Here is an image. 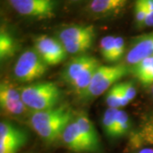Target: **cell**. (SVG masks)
I'll use <instances>...</instances> for the list:
<instances>
[{
    "label": "cell",
    "instance_id": "f1b7e54d",
    "mask_svg": "<svg viewBox=\"0 0 153 153\" xmlns=\"http://www.w3.org/2000/svg\"><path fill=\"white\" fill-rule=\"evenodd\" d=\"M152 94H153V85H152Z\"/></svg>",
    "mask_w": 153,
    "mask_h": 153
},
{
    "label": "cell",
    "instance_id": "d4e9b609",
    "mask_svg": "<svg viewBox=\"0 0 153 153\" xmlns=\"http://www.w3.org/2000/svg\"><path fill=\"white\" fill-rule=\"evenodd\" d=\"M146 5V18L145 22V27H153V0H145Z\"/></svg>",
    "mask_w": 153,
    "mask_h": 153
},
{
    "label": "cell",
    "instance_id": "e0dca14e",
    "mask_svg": "<svg viewBox=\"0 0 153 153\" xmlns=\"http://www.w3.org/2000/svg\"><path fill=\"white\" fill-rule=\"evenodd\" d=\"M134 143L153 145V116L143 123L140 130L134 137Z\"/></svg>",
    "mask_w": 153,
    "mask_h": 153
},
{
    "label": "cell",
    "instance_id": "5b68a950",
    "mask_svg": "<svg viewBox=\"0 0 153 153\" xmlns=\"http://www.w3.org/2000/svg\"><path fill=\"white\" fill-rule=\"evenodd\" d=\"M13 10L22 16L46 20L55 16L56 0H8Z\"/></svg>",
    "mask_w": 153,
    "mask_h": 153
},
{
    "label": "cell",
    "instance_id": "277c9868",
    "mask_svg": "<svg viewBox=\"0 0 153 153\" xmlns=\"http://www.w3.org/2000/svg\"><path fill=\"white\" fill-rule=\"evenodd\" d=\"M48 66L35 49H27L16 60L14 75L20 82H33L44 76L48 71Z\"/></svg>",
    "mask_w": 153,
    "mask_h": 153
},
{
    "label": "cell",
    "instance_id": "52a82bcc",
    "mask_svg": "<svg viewBox=\"0 0 153 153\" xmlns=\"http://www.w3.org/2000/svg\"><path fill=\"white\" fill-rule=\"evenodd\" d=\"M0 105L4 113L10 117H19L30 111L22 100L21 91L5 82L0 86Z\"/></svg>",
    "mask_w": 153,
    "mask_h": 153
},
{
    "label": "cell",
    "instance_id": "30bf717a",
    "mask_svg": "<svg viewBox=\"0 0 153 153\" xmlns=\"http://www.w3.org/2000/svg\"><path fill=\"white\" fill-rule=\"evenodd\" d=\"M100 64L99 60L93 56L88 55H79L73 57L65 66L61 73L62 79L71 86L77 78L82 76L88 69L92 66Z\"/></svg>",
    "mask_w": 153,
    "mask_h": 153
},
{
    "label": "cell",
    "instance_id": "ffe728a7",
    "mask_svg": "<svg viewBox=\"0 0 153 153\" xmlns=\"http://www.w3.org/2000/svg\"><path fill=\"white\" fill-rule=\"evenodd\" d=\"M130 119L128 113L123 111L118 110L117 115V123H116V138L123 136L128 134L130 129Z\"/></svg>",
    "mask_w": 153,
    "mask_h": 153
},
{
    "label": "cell",
    "instance_id": "7a4b0ae2",
    "mask_svg": "<svg viewBox=\"0 0 153 153\" xmlns=\"http://www.w3.org/2000/svg\"><path fill=\"white\" fill-rule=\"evenodd\" d=\"M22 99L30 111H41L57 106L61 91L53 82H40L22 87Z\"/></svg>",
    "mask_w": 153,
    "mask_h": 153
},
{
    "label": "cell",
    "instance_id": "484cf974",
    "mask_svg": "<svg viewBox=\"0 0 153 153\" xmlns=\"http://www.w3.org/2000/svg\"><path fill=\"white\" fill-rule=\"evenodd\" d=\"M116 87H117V96H118V100H119L120 106L121 107H124L126 105H128L130 101L126 97L125 94L123 93V89L120 86V83L116 84Z\"/></svg>",
    "mask_w": 153,
    "mask_h": 153
},
{
    "label": "cell",
    "instance_id": "6da1fadb",
    "mask_svg": "<svg viewBox=\"0 0 153 153\" xmlns=\"http://www.w3.org/2000/svg\"><path fill=\"white\" fill-rule=\"evenodd\" d=\"M72 120V110L67 105H60L51 109L33 112L30 124L44 141L53 143L61 139L63 132Z\"/></svg>",
    "mask_w": 153,
    "mask_h": 153
},
{
    "label": "cell",
    "instance_id": "ba28073f",
    "mask_svg": "<svg viewBox=\"0 0 153 153\" xmlns=\"http://www.w3.org/2000/svg\"><path fill=\"white\" fill-rule=\"evenodd\" d=\"M27 134L10 122L0 123V153H17L27 141Z\"/></svg>",
    "mask_w": 153,
    "mask_h": 153
},
{
    "label": "cell",
    "instance_id": "9c48e42d",
    "mask_svg": "<svg viewBox=\"0 0 153 153\" xmlns=\"http://www.w3.org/2000/svg\"><path fill=\"white\" fill-rule=\"evenodd\" d=\"M152 56H153V32L132 39L125 57L126 65L130 67Z\"/></svg>",
    "mask_w": 153,
    "mask_h": 153
},
{
    "label": "cell",
    "instance_id": "cb8c5ba5",
    "mask_svg": "<svg viewBox=\"0 0 153 153\" xmlns=\"http://www.w3.org/2000/svg\"><path fill=\"white\" fill-rule=\"evenodd\" d=\"M120 86L123 91V93L125 94L126 97L129 101L134 100L136 97V88L134 86V84L131 81H127L120 83Z\"/></svg>",
    "mask_w": 153,
    "mask_h": 153
},
{
    "label": "cell",
    "instance_id": "ac0fdd59",
    "mask_svg": "<svg viewBox=\"0 0 153 153\" xmlns=\"http://www.w3.org/2000/svg\"><path fill=\"white\" fill-rule=\"evenodd\" d=\"M119 109L108 108L102 117V128L105 134L111 139H116V123L117 115Z\"/></svg>",
    "mask_w": 153,
    "mask_h": 153
},
{
    "label": "cell",
    "instance_id": "603a6c76",
    "mask_svg": "<svg viewBox=\"0 0 153 153\" xmlns=\"http://www.w3.org/2000/svg\"><path fill=\"white\" fill-rule=\"evenodd\" d=\"M125 52V41L122 37H116L115 38L114 55H113V63L122 60Z\"/></svg>",
    "mask_w": 153,
    "mask_h": 153
},
{
    "label": "cell",
    "instance_id": "d6986e66",
    "mask_svg": "<svg viewBox=\"0 0 153 153\" xmlns=\"http://www.w3.org/2000/svg\"><path fill=\"white\" fill-rule=\"evenodd\" d=\"M115 38L112 35H108L101 38L100 42V55L105 61L109 63H113L114 55Z\"/></svg>",
    "mask_w": 153,
    "mask_h": 153
},
{
    "label": "cell",
    "instance_id": "3957f363",
    "mask_svg": "<svg viewBox=\"0 0 153 153\" xmlns=\"http://www.w3.org/2000/svg\"><path fill=\"white\" fill-rule=\"evenodd\" d=\"M128 73H130V67L124 64L100 66L89 85L78 96L83 100H91L100 96Z\"/></svg>",
    "mask_w": 153,
    "mask_h": 153
},
{
    "label": "cell",
    "instance_id": "9a60e30c",
    "mask_svg": "<svg viewBox=\"0 0 153 153\" xmlns=\"http://www.w3.org/2000/svg\"><path fill=\"white\" fill-rule=\"evenodd\" d=\"M128 0H91L90 11L98 16H108L117 13Z\"/></svg>",
    "mask_w": 153,
    "mask_h": 153
},
{
    "label": "cell",
    "instance_id": "8992f818",
    "mask_svg": "<svg viewBox=\"0 0 153 153\" xmlns=\"http://www.w3.org/2000/svg\"><path fill=\"white\" fill-rule=\"evenodd\" d=\"M34 49L47 66H56L66 60L67 52L58 38L41 35L34 40Z\"/></svg>",
    "mask_w": 153,
    "mask_h": 153
},
{
    "label": "cell",
    "instance_id": "4fadbf2b",
    "mask_svg": "<svg viewBox=\"0 0 153 153\" xmlns=\"http://www.w3.org/2000/svg\"><path fill=\"white\" fill-rule=\"evenodd\" d=\"M61 140L70 151L76 153H88L87 145L82 139L75 118L67 125Z\"/></svg>",
    "mask_w": 153,
    "mask_h": 153
},
{
    "label": "cell",
    "instance_id": "83f0119b",
    "mask_svg": "<svg viewBox=\"0 0 153 153\" xmlns=\"http://www.w3.org/2000/svg\"><path fill=\"white\" fill-rule=\"evenodd\" d=\"M71 2H79V1H81V0H70Z\"/></svg>",
    "mask_w": 153,
    "mask_h": 153
},
{
    "label": "cell",
    "instance_id": "4316f807",
    "mask_svg": "<svg viewBox=\"0 0 153 153\" xmlns=\"http://www.w3.org/2000/svg\"><path fill=\"white\" fill-rule=\"evenodd\" d=\"M134 153H153L152 148H143Z\"/></svg>",
    "mask_w": 153,
    "mask_h": 153
},
{
    "label": "cell",
    "instance_id": "2e32d148",
    "mask_svg": "<svg viewBox=\"0 0 153 153\" xmlns=\"http://www.w3.org/2000/svg\"><path fill=\"white\" fill-rule=\"evenodd\" d=\"M17 49V42L10 33L4 27L0 32V59L1 61L10 59L16 54Z\"/></svg>",
    "mask_w": 153,
    "mask_h": 153
},
{
    "label": "cell",
    "instance_id": "7402d4cb",
    "mask_svg": "<svg viewBox=\"0 0 153 153\" xmlns=\"http://www.w3.org/2000/svg\"><path fill=\"white\" fill-rule=\"evenodd\" d=\"M106 105H108V108H115V109H119L120 103L117 96V87L116 84L110 88L106 94Z\"/></svg>",
    "mask_w": 153,
    "mask_h": 153
},
{
    "label": "cell",
    "instance_id": "5bb4252c",
    "mask_svg": "<svg viewBox=\"0 0 153 153\" xmlns=\"http://www.w3.org/2000/svg\"><path fill=\"white\" fill-rule=\"evenodd\" d=\"M130 72L145 87L153 85V56L130 66Z\"/></svg>",
    "mask_w": 153,
    "mask_h": 153
},
{
    "label": "cell",
    "instance_id": "7c38bea8",
    "mask_svg": "<svg viewBox=\"0 0 153 153\" xmlns=\"http://www.w3.org/2000/svg\"><path fill=\"white\" fill-rule=\"evenodd\" d=\"M94 38L95 30L92 25H71L62 28L58 33V39L62 44L94 41Z\"/></svg>",
    "mask_w": 153,
    "mask_h": 153
},
{
    "label": "cell",
    "instance_id": "8fae6325",
    "mask_svg": "<svg viewBox=\"0 0 153 153\" xmlns=\"http://www.w3.org/2000/svg\"><path fill=\"white\" fill-rule=\"evenodd\" d=\"M78 129L87 145L88 153H101L102 145L94 123L87 115L81 112L75 117Z\"/></svg>",
    "mask_w": 153,
    "mask_h": 153
},
{
    "label": "cell",
    "instance_id": "44dd1931",
    "mask_svg": "<svg viewBox=\"0 0 153 153\" xmlns=\"http://www.w3.org/2000/svg\"><path fill=\"white\" fill-rule=\"evenodd\" d=\"M134 18L137 26L140 28L145 27L146 18V5L145 0H136L134 4Z\"/></svg>",
    "mask_w": 153,
    "mask_h": 153
}]
</instances>
